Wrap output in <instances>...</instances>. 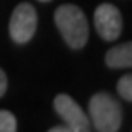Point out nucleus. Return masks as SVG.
<instances>
[{
    "label": "nucleus",
    "mask_w": 132,
    "mask_h": 132,
    "mask_svg": "<svg viewBox=\"0 0 132 132\" xmlns=\"http://www.w3.org/2000/svg\"><path fill=\"white\" fill-rule=\"evenodd\" d=\"M53 108L57 115L65 122V125L70 129V132H89L93 129L82 108L69 94H57L53 100Z\"/></svg>",
    "instance_id": "obj_4"
},
{
    "label": "nucleus",
    "mask_w": 132,
    "mask_h": 132,
    "mask_svg": "<svg viewBox=\"0 0 132 132\" xmlns=\"http://www.w3.org/2000/svg\"><path fill=\"white\" fill-rule=\"evenodd\" d=\"M50 132H70V129H69L67 125H64V127H62V125H57V127L50 129Z\"/></svg>",
    "instance_id": "obj_10"
},
{
    "label": "nucleus",
    "mask_w": 132,
    "mask_h": 132,
    "mask_svg": "<svg viewBox=\"0 0 132 132\" xmlns=\"http://www.w3.org/2000/svg\"><path fill=\"white\" fill-rule=\"evenodd\" d=\"M89 117L98 132H115L122 125V106L112 94L96 93L89 100Z\"/></svg>",
    "instance_id": "obj_2"
},
{
    "label": "nucleus",
    "mask_w": 132,
    "mask_h": 132,
    "mask_svg": "<svg viewBox=\"0 0 132 132\" xmlns=\"http://www.w3.org/2000/svg\"><path fill=\"white\" fill-rule=\"evenodd\" d=\"M105 62L110 69H130L132 65V45L122 43L106 52Z\"/></svg>",
    "instance_id": "obj_6"
},
{
    "label": "nucleus",
    "mask_w": 132,
    "mask_h": 132,
    "mask_svg": "<svg viewBox=\"0 0 132 132\" xmlns=\"http://www.w3.org/2000/svg\"><path fill=\"white\" fill-rule=\"evenodd\" d=\"M5 91H7V76H5V72L0 69V98L5 94Z\"/></svg>",
    "instance_id": "obj_9"
},
{
    "label": "nucleus",
    "mask_w": 132,
    "mask_h": 132,
    "mask_svg": "<svg viewBox=\"0 0 132 132\" xmlns=\"http://www.w3.org/2000/svg\"><path fill=\"white\" fill-rule=\"evenodd\" d=\"M17 130V120L10 112L0 110V132H15Z\"/></svg>",
    "instance_id": "obj_8"
},
{
    "label": "nucleus",
    "mask_w": 132,
    "mask_h": 132,
    "mask_svg": "<svg viewBox=\"0 0 132 132\" xmlns=\"http://www.w3.org/2000/svg\"><path fill=\"white\" fill-rule=\"evenodd\" d=\"M117 91L125 101H132V77H130V74H125V76H122V77L118 79Z\"/></svg>",
    "instance_id": "obj_7"
},
{
    "label": "nucleus",
    "mask_w": 132,
    "mask_h": 132,
    "mask_svg": "<svg viewBox=\"0 0 132 132\" xmlns=\"http://www.w3.org/2000/svg\"><path fill=\"white\" fill-rule=\"evenodd\" d=\"M122 14L112 4H101L94 10V26L103 39L115 41L122 33Z\"/></svg>",
    "instance_id": "obj_5"
},
{
    "label": "nucleus",
    "mask_w": 132,
    "mask_h": 132,
    "mask_svg": "<svg viewBox=\"0 0 132 132\" xmlns=\"http://www.w3.org/2000/svg\"><path fill=\"white\" fill-rule=\"evenodd\" d=\"M55 24L65 43L74 50L82 48L88 43L89 26L88 19L77 5L64 4L55 10Z\"/></svg>",
    "instance_id": "obj_1"
},
{
    "label": "nucleus",
    "mask_w": 132,
    "mask_h": 132,
    "mask_svg": "<svg viewBox=\"0 0 132 132\" xmlns=\"http://www.w3.org/2000/svg\"><path fill=\"white\" fill-rule=\"evenodd\" d=\"M39 2H52V0H39Z\"/></svg>",
    "instance_id": "obj_11"
},
{
    "label": "nucleus",
    "mask_w": 132,
    "mask_h": 132,
    "mask_svg": "<svg viewBox=\"0 0 132 132\" xmlns=\"http://www.w3.org/2000/svg\"><path fill=\"white\" fill-rule=\"evenodd\" d=\"M36 28H38L36 9L31 4H19L10 15V22H9L10 38L15 43L24 45L34 36Z\"/></svg>",
    "instance_id": "obj_3"
}]
</instances>
